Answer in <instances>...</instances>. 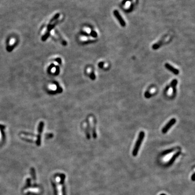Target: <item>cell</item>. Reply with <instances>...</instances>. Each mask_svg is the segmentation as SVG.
Segmentation results:
<instances>
[{"mask_svg": "<svg viewBox=\"0 0 195 195\" xmlns=\"http://www.w3.org/2000/svg\"><path fill=\"white\" fill-rule=\"evenodd\" d=\"M144 138H145V132L144 131H141V132L139 133L138 138H137L135 145H134V148L133 149L132 155L134 157H136L137 156V155H138V152L140 150V148H141V146L142 144V142L144 141Z\"/></svg>", "mask_w": 195, "mask_h": 195, "instance_id": "1", "label": "cell"}, {"mask_svg": "<svg viewBox=\"0 0 195 195\" xmlns=\"http://www.w3.org/2000/svg\"><path fill=\"white\" fill-rule=\"evenodd\" d=\"M138 0H137V3H138Z\"/></svg>", "mask_w": 195, "mask_h": 195, "instance_id": "25", "label": "cell"}, {"mask_svg": "<svg viewBox=\"0 0 195 195\" xmlns=\"http://www.w3.org/2000/svg\"><path fill=\"white\" fill-rule=\"evenodd\" d=\"M177 149H178V147H175V148H172V149H167L166 150H165L163 152H162V155L165 156L167 155H169V154H170V153H171L172 152H174V151L176 150Z\"/></svg>", "mask_w": 195, "mask_h": 195, "instance_id": "10", "label": "cell"}, {"mask_svg": "<svg viewBox=\"0 0 195 195\" xmlns=\"http://www.w3.org/2000/svg\"><path fill=\"white\" fill-rule=\"evenodd\" d=\"M15 39H12L10 40V42H9V47H12L13 46V45L15 44Z\"/></svg>", "mask_w": 195, "mask_h": 195, "instance_id": "16", "label": "cell"}, {"mask_svg": "<svg viewBox=\"0 0 195 195\" xmlns=\"http://www.w3.org/2000/svg\"><path fill=\"white\" fill-rule=\"evenodd\" d=\"M48 88L52 90H55L57 89V86L54 84H51L49 85Z\"/></svg>", "mask_w": 195, "mask_h": 195, "instance_id": "14", "label": "cell"}, {"mask_svg": "<svg viewBox=\"0 0 195 195\" xmlns=\"http://www.w3.org/2000/svg\"><path fill=\"white\" fill-rule=\"evenodd\" d=\"M164 39H162L161 40H159L158 42H157V43L153 44L152 46V48L153 49H154V50H157V49H158L159 48V47L162 45V44H163L164 41Z\"/></svg>", "mask_w": 195, "mask_h": 195, "instance_id": "8", "label": "cell"}, {"mask_svg": "<svg viewBox=\"0 0 195 195\" xmlns=\"http://www.w3.org/2000/svg\"><path fill=\"white\" fill-rule=\"evenodd\" d=\"M180 154H181L180 151H178L176 153H175V154L173 155V156L171 158V159H170V160L168 161V163H167V165L168 166L171 165L174 163L176 159L180 155Z\"/></svg>", "mask_w": 195, "mask_h": 195, "instance_id": "5", "label": "cell"}, {"mask_svg": "<svg viewBox=\"0 0 195 195\" xmlns=\"http://www.w3.org/2000/svg\"><path fill=\"white\" fill-rule=\"evenodd\" d=\"M113 14L115 17H116V18L118 20V21H119V23H120L121 26L123 27H125L126 25V22L124 20L123 18H122V16L120 15L119 12H118L117 10H115L113 12Z\"/></svg>", "mask_w": 195, "mask_h": 195, "instance_id": "3", "label": "cell"}, {"mask_svg": "<svg viewBox=\"0 0 195 195\" xmlns=\"http://www.w3.org/2000/svg\"><path fill=\"white\" fill-rule=\"evenodd\" d=\"M166 195L165 194H161V195Z\"/></svg>", "mask_w": 195, "mask_h": 195, "instance_id": "24", "label": "cell"}, {"mask_svg": "<svg viewBox=\"0 0 195 195\" xmlns=\"http://www.w3.org/2000/svg\"><path fill=\"white\" fill-rule=\"evenodd\" d=\"M90 123L89 122V120L87 119L86 122V137L88 139H89L90 138Z\"/></svg>", "mask_w": 195, "mask_h": 195, "instance_id": "7", "label": "cell"}, {"mask_svg": "<svg viewBox=\"0 0 195 195\" xmlns=\"http://www.w3.org/2000/svg\"><path fill=\"white\" fill-rule=\"evenodd\" d=\"M195 173H194V174H193V176H192V180H193V181H195Z\"/></svg>", "mask_w": 195, "mask_h": 195, "instance_id": "22", "label": "cell"}, {"mask_svg": "<svg viewBox=\"0 0 195 195\" xmlns=\"http://www.w3.org/2000/svg\"><path fill=\"white\" fill-rule=\"evenodd\" d=\"M51 71H52V73H55V72H56V68L55 67L52 68V70H51Z\"/></svg>", "mask_w": 195, "mask_h": 195, "instance_id": "21", "label": "cell"}, {"mask_svg": "<svg viewBox=\"0 0 195 195\" xmlns=\"http://www.w3.org/2000/svg\"><path fill=\"white\" fill-rule=\"evenodd\" d=\"M104 62H103V61L100 62L98 64V66L100 68H103L104 67Z\"/></svg>", "mask_w": 195, "mask_h": 195, "instance_id": "18", "label": "cell"}, {"mask_svg": "<svg viewBox=\"0 0 195 195\" xmlns=\"http://www.w3.org/2000/svg\"><path fill=\"white\" fill-rule=\"evenodd\" d=\"M92 135L94 139H96L97 137V131H96V121L94 120V122H93V129H92Z\"/></svg>", "mask_w": 195, "mask_h": 195, "instance_id": "11", "label": "cell"}, {"mask_svg": "<svg viewBox=\"0 0 195 195\" xmlns=\"http://www.w3.org/2000/svg\"><path fill=\"white\" fill-rule=\"evenodd\" d=\"M89 76H90V79H91L92 80H95L96 79V75H95L94 73L93 72V71H92V72H90Z\"/></svg>", "mask_w": 195, "mask_h": 195, "instance_id": "13", "label": "cell"}, {"mask_svg": "<svg viewBox=\"0 0 195 195\" xmlns=\"http://www.w3.org/2000/svg\"><path fill=\"white\" fill-rule=\"evenodd\" d=\"M133 7H134V5L133 4H132L131 5V6L128 8V9H126L125 11L126 12H130L131 11H132V10L133 9Z\"/></svg>", "mask_w": 195, "mask_h": 195, "instance_id": "17", "label": "cell"}, {"mask_svg": "<svg viewBox=\"0 0 195 195\" xmlns=\"http://www.w3.org/2000/svg\"><path fill=\"white\" fill-rule=\"evenodd\" d=\"M1 131H0V139H1Z\"/></svg>", "mask_w": 195, "mask_h": 195, "instance_id": "23", "label": "cell"}, {"mask_svg": "<svg viewBox=\"0 0 195 195\" xmlns=\"http://www.w3.org/2000/svg\"><path fill=\"white\" fill-rule=\"evenodd\" d=\"M144 96L146 98V99H149L151 97H152V94L150 93V92L149 90H146V92H145V94H144Z\"/></svg>", "mask_w": 195, "mask_h": 195, "instance_id": "12", "label": "cell"}, {"mask_svg": "<svg viewBox=\"0 0 195 195\" xmlns=\"http://www.w3.org/2000/svg\"><path fill=\"white\" fill-rule=\"evenodd\" d=\"M177 84H178V81L177 79H174L171 82V84H170V87L172 89V91H173V93H174V95H175L176 93V86L177 85Z\"/></svg>", "mask_w": 195, "mask_h": 195, "instance_id": "6", "label": "cell"}, {"mask_svg": "<svg viewBox=\"0 0 195 195\" xmlns=\"http://www.w3.org/2000/svg\"><path fill=\"white\" fill-rule=\"evenodd\" d=\"M165 67L167 70L169 71L170 72H171L173 74H174L175 75H177L179 74V71L178 70L177 68L172 66L171 65L168 64V63H166V64H165Z\"/></svg>", "mask_w": 195, "mask_h": 195, "instance_id": "4", "label": "cell"}, {"mask_svg": "<svg viewBox=\"0 0 195 195\" xmlns=\"http://www.w3.org/2000/svg\"><path fill=\"white\" fill-rule=\"evenodd\" d=\"M176 119L175 118H172L170 121H169L168 123H167L164 126V127L162 128V133L163 134L166 133L167 132L169 131V130L173 126H174L176 123Z\"/></svg>", "mask_w": 195, "mask_h": 195, "instance_id": "2", "label": "cell"}, {"mask_svg": "<svg viewBox=\"0 0 195 195\" xmlns=\"http://www.w3.org/2000/svg\"><path fill=\"white\" fill-rule=\"evenodd\" d=\"M132 1V0H123V1H122V4L123 5H124L126 4V2H130V1L131 2Z\"/></svg>", "mask_w": 195, "mask_h": 195, "instance_id": "19", "label": "cell"}, {"mask_svg": "<svg viewBox=\"0 0 195 195\" xmlns=\"http://www.w3.org/2000/svg\"><path fill=\"white\" fill-rule=\"evenodd\" d=\"M82 34L84 35V36H86V37H89V34L87 33V32H82Z\"/></svg>", "mask_w": 195, "mask_h": 195, "instance_id": "20", "label": "cell"}, {"mask_svg": "<svg viewBox=\"0 0 195 195\" xmlns=\"http://www.w3.org/2000/svg\"><path fill=\"white\" fill-rule=\"evenodd\" d=\"M55 33H56V35H56V36H57V39H58L60 41H61V42L62 43V45H65H65H67V42L62 37V36H61V35H60V34L58 32V31H57V30H55Z\"/></svg>", "mask_w": 195, "mask_h": 195, "instance_id": "9", "label": "cell"}, {"mask_svg": "<svg viewBox=\"0 0 195 195\" xmlns=\"http://www.w3.org/2000/svg\"><path fill=\"white\" fill-rule=\"evenodd\" d=\"M90 35L92 37H93L96 38V37H97V36H98V34H97V33L95 31H92L90 33Z\"/></svg>", "mask_w": 195, "mask_h": 195, "instance_id": "15", "label": "cell"}]
</instances>
